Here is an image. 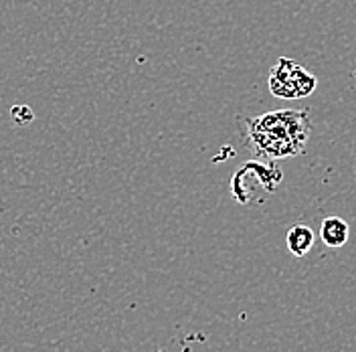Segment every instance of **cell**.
I'll return each mask as SVG.
<instances>
[{
    "mask_svg": "<svg viewBox=\"0 0 356 352\" xmlns=\"http://www.w3.org/2000/svg\"><path fill=\"white\" fill-rule=\"evenodd\" d=\"M245 124L255 152L271 160L302 154L310 134L308 111H271L259 118H249Z\"/></svg>",
    "mask_w": 356,
    "mask_h": 352,
    "instance_id": "cell-1",
    "label": "cell"
},
{
    "mask_svg": "<svg viewBox=\"0 0 356 352\" xmlns=\"http://www.w3.org/2000/svg\"><path fill=\"white\" fill-rule=\"evenodd\" d=\"M316 235L308 225H293L286 235V243H288L289 253L293 257H304L308 255L314 247Z\"/></svg>",
    "mask_w": 356,
    "mask_h": 352,
    "instance_id": "cell-4",
    "label": "cell"
},
{
    "mask_svg": "<svg viewBox=\"0 0 356 352\" xmlns=\"http://www.w3.org/2000/svg\"><path fill=\"white\" fill-rule=\"evenodd\" d=\"M316 77L289 57H280L269 73V91L280 99H304L316 91Z\"/></svg>",
    "mask_w": 356,
    "mask_h": 352,
    "instance_id": "cell-2",
    "label": "cell"
},
{
    "mask_svg": "<svg viewBox=\"0 0 356 352\" xmlns=\"http://www.w3.org/2000/svg\"><path fill=\"white\" fill-rule=\"evenodd\" d=\"M10 115H13V120H15V124L17 126H26V124H31L33 120H35V113L33 110L29 108V106H15L13 110H10Z\"/></svg>",
    "mask_w": 356,
    "mask_h": 352,
    "instance_id": "cell-5",
    "label": "cell"
},
{
    "mask_svg": "<svg viewBox=\"0 0 356 352\" xmlns=\"http://www.w3.org/2000/svg\"><path fill=\"white\" fill-rule=\"evenodd\" d=\"M350 237V227L342 217H326L320 225V239L326 247L338 249L344 247Z\"/></svg>",
    "mask_w": 356,
    "mask_h": 352,
    "instance_id": "cell-3",
    "label": "cell"
}]
</instances>
